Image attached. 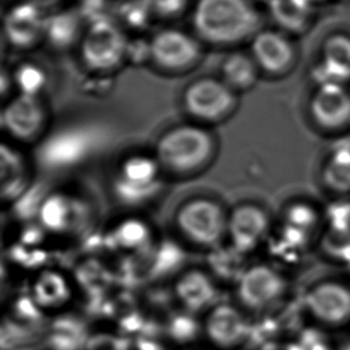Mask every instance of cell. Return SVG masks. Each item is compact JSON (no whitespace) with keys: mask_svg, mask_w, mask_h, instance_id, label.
<instances>
[{"mask_svg":"<svg viewBox=\"0 0 350 350\" xmlns=\"http://www.w3.org/2000/svg\"><path fill=\"white\" fill-rule=\"evenodd\" d=\"M118 11L123 22L132 27H145L153 18L144 0H126Z\"/></svg>","mask_w":350,"mask_h":350,"instance_id":"cb8c5ba5","label":"cell"},{"mask_svg":"<svg viewBox=\"0 0 350 350\" xmlns=\"http://www.w3.org/2000/svg\"><path fill=\"white\" fill-rule=\"evenodd\" d=\"M44 8L33 0H24L10 8L5 16L4 29L10 43L18 48H28L44 36Z\"/></svg>","mask_w":350,"mask_h":350,"instance_id":"8fae6325","label":"cell"},{"mask_svg":"<svg viewBox=\"0 0 350 350\" xmlns=\"http://www.w3.org/2000/svg\"><path fill=\"white\" fill-rule=\"evenodd\" d=\"M158 166L146 157H133L123 164L118 180V194L128 201L145 199L156 185Z\"/></svg>","mask_w":350,"mask_h":350,"instance_id":"5bb4252c","label":"cell"},{"mask_svg":"<svg viewBox=\"0 0 350 350\" xmlns=\"http://www.w3.org/2000/svg\"><path fill=\"white\" fill-rule=\"evenodd\" d=\"M287 282L269 265H254L245 270L238 282V298L247 310L263 311L284 297Z\"/></svg>","mask_w":350,"mask_h":350,"instance_id":"277c9868","label":"cell"},{"mask_svg":"<svg viewBox=\"0 0 350 350\" xmlns=\"http://www.w3.org/2000/svg\"><path fill=\"white\" fill-rule=\"evenodd\" d=\"M310 115L317 127L337 132L350 124V91L346 85H318L310 100Z\"/></svg>","mask_w":350,"mask_h":350,"instance_id":"ba28073f","label":"cell"},{"mask_svg":"<svg viewBox=\"0 0 350 350\" xmlns=\"http://www.w3.org/2000/svg\"><path fill=\"white\" fill-rule=\"evenodd\" d=\"M153 19H174L191 9L193 0H144Z\"/></svg>","mask_w":350,"mask_h":350,"instance_id":"44dd1931","label":"cell"},{"mask_svg":"<svg viewBox=\"0 0 350 350\" xmlns=\"http://www.w3.org/2000/svg\"><path fill=\"white\" fill-rule=\"evenodd\" d=\"M35 3H38V5H41L44 9H49L54 5L57 4L59 0H33Z\"/></svg>","mask_w":350,"mask_h":350,"instance_id":"83f0119b","label":"cell"},{"mask_svg":"<svg viewBox=\"0 0 350 350\" xmlns=\"http://www.w3.org/2000/svg\"><path fill=\"white\" fill-rule=\"evenodd\" d=\"M176 294L187 310L196 312L212 306L217 297V289L207 275L194 270L178 280Z\"/></svg>","mask_w":350,"mask_h":350,"instance_id":"e0dca14e","label":"cell"},{"mask_svg":"<svg viewBox=\"0 0 350 350\" xmlns=\"http://www.w3.org/2000/svg\"><path fill=\"white\" fill-rule=\"evenodd\" d=\"M33 297L41 308H60L70 298V289L62 276L55 273H46L33 286Z\"/></svg>","mask_w":350,"mask_h":350,"instance_id":"d6986e66","label":"cell"},{"mask_svg":"<svg viewBox=\"0 0 350 350\" xmlns=\"http://www.w3.org/2000/svg\"><path fill=\"white\" fill-rule=\"evenodd\" d=\"M148 53L159 66L167 70H183L200 57L198 41L180 29H163L148 44Z\"/></svg>","mask_w":350,"mask_h":350,"instance_id":"9c48e42d","label":"cell"},{"mask_svg":"<svg viewBox=\"0 0 350 350\" xmlns=\"http://www.w3.org/2000/svg\"><path fill=\"white\" fill-rule=\"evenodd\" d=\"M228 226L237 250L244 252L252 250L262 241L269 228V219L260 207L244 204L233 212Z\"/></svg>","mask_w":350,"mask_h":350,"instance_id":"4fadbf2b","label":"cell"},{"mask_svg":"<svg viewBox=\"0 0 350 350\" xmlns=\"http://www.w3.org/2000/svg\"><path fill=\"white\" fill-rule=\"evenodd\" d=\"M17 85L22 91V95L35 96L42 89L46 81L44 73L38 66L33 65H23L18 68L16 73Z\"/></svg>","mask_w":350,"mask_h":350,"instance_id":"603a6c76","label":"cell"},{"mask_svg":"<svg viewBox=\"0 0 350 350\" xmlns=\"http://www.w3.org/2000/svg\"><path fill=\"white\" fill-rule=\"evenodd\" d=\"M251 54L260 70L281 76L293 68L297 49L288 35L280 30H262L251 40Z\"/></svg>","mask_w":350,"mask_h":350,"instance_id":"52a82bcc","label":"cell"},{"mask_svg":"<svg viewBox=\"0 0 350 350\" xmlns=\"http://www.w3.org/2000/svg\"><path fill=\"white\" fill-rule=\"evenodd\" d=\"M177 223L185 236L202 245L215 244L228 228L223 209L208 200H195L183 206Z\"/></svg>","mask_w":350,"mask_h":350,"instance_id":"5b68a950","label":"cell"},{"mask_svg":"<svg viewBox=\"0 0 350 350\" xmlns=\"http://www.w3.org/2000/svg\"><path fill=\"white\" fill-rule=\"evenodd\" d=\"M81 21L71 11L59 12L46 19L44 36L57 46H66L76 38Z\"/></svg>","mask_w":350,"mask_h":350,"instance_id":"ffe728a7","label":"cell"},{"mask_svg":"<svg viewBox=\"0 0 350 350\" xmlns=\"http://www.w3.org/2000/svg\"><path fill=\"white\" fill-rule=\"evenodd\" d=\"M3 161V183H4V191L12 193L22 182V171H21V163L18 157L12 151L6 152V147H3L1 153Z\"/></svg>","mask_w":350,"mask_h":350,"instance_id":"d4e9b609","label":"cell"},{"mask_svg":"<svg viewBox=\"0 0 350 350\" xmlns=\"http://www.w3.org/2000/svg\"><path fill=\"white\" fill-rule=\"evenodd\" d=\"M127 49L122 29L111 19H94L81 40L83 60L88 66L100 71L118 66Z\"/></svg>","mask_w":350,"mask_h":350,"instance_id":"3957f363","label":"cell"},{"mask_svg":"<svg viewBox=\"0 0 350 350\" xmlns=\"http://www.w3.org/2000/svg\"><path fill=\"white\" fill-rule=\"evenodd\" d=\"M68 215L70 209L62 198H51L43 204L41 217L48 228L60 230L66 225Z\"/></svg>","mask_w":350,"mask_h":350,"instance_id":"7402d4cb","label":"cell"},{"mask_svg":"<svg viewBox=\"0 0 350 350\" xmlns=\"http://www.w3.org/2000/svg\"><path fill=\"white\" fill-rule=\"evenodd\" d=\"M121 239H122L124 245H135L137 243L144 241L146 236V230L144 228L142 224L127 223L123 225L121 230Z\"/></svg>","mask_w":350,"mask_h":350,"instance_id":"484cf974","label":"cell"},{"mask_svg":"<svg viewBox=\"0 0 350 350\" xmlns=\"http://www.w3.org/2000/svg\"><path fill=\"white\" fill-rule=\"evenodd\" d=\"M319 85H346L350 81V38L334 35L327 38L323 47L322 62L317 67Z\"/></svg>","mask_w":350,"mask_h":350,"instance_id":"9a60e30c","label":"cell"},{"mask_svg":"<svg viewBox=\"0 0 350 350\" xmlns=\"http://www.w3.org/2000/svg\"><path fill=\"white\" fill-rule=\"evenodd\" d=\"M308 313L327 327H342L350 322V288L325 281L308 291L305 298Z\"/></svg>","mask_w":350,"mask_h":350,"instance_id":"8992f818","label":"cell"},{"mask_svg":"<svg viewBox=\"0 0 350 350\" xmlns=\"http://www.w3.org/2000/svg\"><path fill=\"white\" fill-rule=\"evenodd\" d=\"M258 66L254 57L243 53H233L223 64V75L226 84L238 90H247L258 79Z\"/></svg>","mask_w":350,"mask_h":350,"instance_id":"ac0fdd59","label":"cell"},{"mask_svg":"<svg viewBox=\"0 0 350 350\" xmlns=\"http://www.w3.org/2000/svg\"><path fill=\"white\" fill-rule=\"evenodd\" d=\"M262 350H303L301 347L295 345H284V343H269L263 347Z\"/></svg>","mask_w":350,"mask_h":350,"instance_id":"4316f807","label":"cell"},{"mask_svg":"<svg viewBox=\"0 0 350 350\" xmlns=\"http://www.w3.org/2000/svg\"><path fill=\"white\" fill-rule=\"evenodd\" d=\"M3 120L14 137L29 139L42 127L44 113L35 96L21 95L6 107Z\"/></svg>","mask_w":350,"mask_h":350,"instance_id":"2e32d148","label":"cell"},{"mask_svg":"<svg viewBox=\"0 0 350 350\" xmlns=\"http://www.w3.org/2000/svg\"><path fill=\"white\" fill-rule=\"evenodd\" d=\"M190 14L196 35L217 46L252 40L262 24L251 0H194Z\"/></svg>","mask_w":350,"mask_h":350,"instance_id":"6da1fadb","label":"cell"},{"mask_svg":"<svg viewBox=\"0 0 350 350\" xmlns=\"http://www.w3.org/2000/svg\"><path fill=\"white\" fill-rule=\"evenodd\" d=\"M213 148L212 137L198 127H178L166 133L157 145L158 159L177 171L193 170L208 159Z\"/></svg>","mask_w":350,"mask_h":350,"instance_id":"7a4b0ae2","label":"cell"},{"mask_svg":"<svg viewBox=\"0 0 350 350\" xmlns=\"http://www.w3.org/2000/svg\"><path fill=\"white\" fill-rule=\"evenodd\" d=\"M204 330L211 343L220 349H233L249 336V322L243 313L228 304L211 308Z\"/></svg>","mask_w":350,"mask_h":350,"instance_id":"7c38bea8","label":"cell"},{"mask_svg":"<svg viewBox=\"0 0 350 350\" xmlns=\"http://www.w3.org/2000/svg\"><path fill=\"white\" fill-rule=\"evenodd\" d=\"M185 103L190 114L215 120L228 114L234 105V95L228 84L215 79H201L185 91Z\"/></svg>","mask_w":350,"mask_h":350,"instance_id":"30bf717a","label":"cell"}]
</instances>
